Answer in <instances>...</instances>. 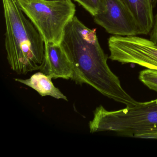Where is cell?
<instances>
[{"label":"cell","mask_w":157,"mask_h":157,"mask_svg":"<svg viewBox=\"0 0 157 157\" xmlns=\"http://www.w3.org/2000/svg\"><path fill=\"white\" fill-rule=\"evenodd\" d=\"M43 1H57L59 0H43Z\"/></svg>","instance_id":"4fadbf2b"},{"label":"cell","mask_w":157,"mask_h":157,"mask_svg":"<svg viewBox=\"0 0 157 157\" xmlns=\"http://www.w3.org/2000/svg\"><path fill=\"white\" fill-rule=\"evenodd\" d=\"M149 33V40L157 46V13L154 18L153 25Z\"/></svg>","instance_id":"7c38bea8"},{"label":"cell","mask_w":157,"mask_h":157,"mask_svg":"<svg viewBox=\"0 0 157 157\" xmlns=\"http://www.w3.org/2000/svg\"><path fill=\"white\" fill-rule=\"evenodd\" d=\"M139 78L144 85L157 92V70H144L140 71Z\"/></svg>","instance_id":"30bf717a"},{"label":"cell","mask_w":157,"mask_h":157,"mask_svg":"<svg viewBox=\"0 0 157 157\" xmlns=\"http://www.w3.org/2000/svg\"><path fill=\"white\" fill-rule=\"evenodd\" d=\"M52 79L51 76L40 71L35 73L29 78H15V80L33 89L41 96H49L56 99L68 101L67 96L58 88L54 86Z\"/></svg>","instance_id":"9c48e42d"},{"label":"cell","mask_w":157,"mask_h":157,"mask_svg":"<svg viewBox=\"0 0 157 157\" xmlns=\"http://www.w3.org/2000/svg\"><path fill=\"white\" fill-rule=\"evenodd\" d=\"M60 44L74 67L77 84H88L126 107L139 102L123 89L109 68L96 29L88 28L75 16L66 26Z\"/></svg>","instance_id":"6da1fadb"},{"label":"cell","mask_w":157,"mask_h":157,"mask_svg":"<svg viewBox=\"0 0 157 157\" xmlns=\"http://www.w3.org/2000/svg\"><path fill=\"white\" fill-rule=\"evenodd\" d=\"M45 43L44 56L40 71L53 79H71L76 82L74 67L60 44Z\"/></svg>","instance_id":"52a82bcc"},{"label":"cell","mask_w":157,"mask_h":157,"mask_svg":"<svg viewBox=\"0 0 157 157\" xmlns=\"http://www.w3.org/2000/svg\"><path fill=\"white\" fill-rule=\"evenodd\" d=\"M81 5L91 15L97 14L101 8L102 0H74Z\"/></svg>","instance_id":"8fae6325"},{"label":"cell","mask_w":157,"mask_h":157,"mask_svg":"<svg viewBox=\"0 0 157 157\" xmlns=\"http://www.w3.org/2000/svg\"><path fill=\"white\" fill-rule=\"evenodd\" d=\"M6 25L5 46L8 62L19 74L39 70L45 43L42 35L25 16L17 0H2Z\"/></svg>","instance_id":"7a4b0ae2"},{"label":"cell","mask_w":157,"mask_h":157,"mask_svg":"<svg viewBox=\"0 0 157 157\" xmlns=\"http://www.w3.org/2000/svg\"><path fill=\"white\" fill-rule=\"evenodd\" d=\"M108 44L111 60L157 70V46L149 39L136 36H113Z\"/></svg>","instance_id":"5b68a950"},{"label":"cell","mask_w":157,"mask_h":157,"mask_svg":"<svg viewBox=\"0 0 157 157\" xmlns=\"http://www.w3.org/2000/svg\"><path fill=\"white\" fill-rule=\"evenodd\" d=\"M17 2L42 35L45 42L60 44L66 26L75 16L76 7L71 0Z\"/></svg>","instance_id":"277c9868"},{"label":"cell","mask_w":157,"mask_h":157,"mask_svg":"<svg viewBox=\"0 0 157 157\" xmlns=\"http://www.w3.org/2000/svg\"><path fill=\"white\" fill-rule=\"evenodd\" d=\"M94 18L96 24L113 36L140 35L134 17L121 0H102L100 10Z\"/></svg>","instance_id":"8992f818"},{"label":"cell","mask_w":157,"mask_h":157,"mask_svg":"<svg viewBox=\"0 0 157 157\" xmlns=\"http://www.w3.org/2000/svg\"><path fill=\"white\" fill-rule=\"evenodd\" d=\"M89 128L91 133L113 131L128 136L157 139V99L117 111H107L100 105Z\"/></svg>","instance_id":"3957f363"},{"label":"cell","mask_w":157,"mask_h":157,"mask_svg":"<svg viewBox=\"0 0 157 157\" xmlns=\"http://www.w3.org/2000/svg\"><path fill=\"white\" fill-rule=\"evenodd\" d=\"M133 15L140 35H147L153 25L155 0H121Z\"/></svg>","instance_id":"ba28073f"}]
</instances>
